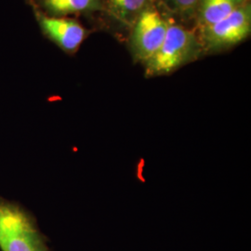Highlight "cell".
I'll use <instances>...</instances> for the list:
<instances>
[{
	"label": "cell",
	"mask_w": 251,
	"mask_h": 251,
	"mask_svg": "<svg viewBox=\"0 0 251 251\" xmlns=\"http://www.w3.org/2000/svg\"><path fill=\"white\" fill-rule=\"evenodd\" d=\"M168 13L181 21L195 19L200 0H156Z\"/></svg>",
	"instance_id": "9c48e42d"
},
{
	"label": "cell",
	"mask_w": 251,
	"mask_h": 251,
	"mask_svg": "<svg viewBox=\"0 0 251 251\" xmlns=\"http://www.w3.org/2000/svg\"><path fill=\"white\" fill-rule=\"evenodd\" d=\"M202 52L196 30H190L171 21L161 47L144 63L145 75L152 77L171 74L197 60Z\"/></svg>",
	"instance_id": "7a4b0ae2"
},
{
	"label": "cell",
	"mask_w": 251,
	"mask_h": 251,
	"mask_svg": "<svg viewBox=\"0 0 251 251\" xmlns=\"http://www.w3.org/2000/svg\"><path fill=\"white\" fill-rule=\"evenodd\" d=\"M33 9L42 34L66 54L76 53L82 43L91 33L75 19L51 17L38 9Z\"/></svg>",
	"instance_id": "5b68a950"
},
{
	"label": "cell",
	"mask_w": 251,
	"mask_h": 251,
	"mask_svg": "<svg viewBox=\"0 0 251 251\" xmlns=\"http://www.w3.org/2000/svg\"><path fill=\"white\" fill-rule=\"evenodd\" d=\"M28 4L51 17L91 15L101 10L100 0H30Z\"/></svg>",
	"instance_id": "52a82bcc"
},
{
	"label": "cell",
	"mask_w": 251,
	"mask_h": 251,
	"mask_svg": "<svg viewBox=\"0 0 251 251\" xmlns=\"http://www.w3.org/2000/svg\"><path fill=\"white\" fill-rule=\"evenodd\" d=\"M25 1H26L27 3H29V1H30V0H25Z\"/></svg>",
	"instance_id": "30bf717a"
},
{
	"label": "cell",
	"mask_w": 251,
	"mask_h": 251,
	"mask_svg": "<svg viewBox=\"0 0 251 251\" xmlns=\"http://www.w3.org/2000/svg\"><path fill=\"white\" fill-rule=\"evenodd\" d=\"M155 5L156 0H100V13L114 25L129 33L144 10Z\"/></svg>",
	"instance_id": "8992f818"
},
{
	"label": "cell",
	"mask_w": 251,
	"mask_h": 251,
	"mask_svg": "<svg viewBox=\"0 0 251 251\" xmlns=\"http://www.w3.org/2000/svg\"><path fill=\"white\" fill-rule=\"evenodd\" d=\"M171 22L156 5L145 9L140 15L128 36V47L136 62L144 64L158 50Z\"/></svg>",
	"instance_id": "277c9868"
},
{
	"label": "cell",
	"mask_w": 251,
	"mask_h": 251,
	"mask_svg": "<svg viewBox=\"0 0 251 251\" xmlns=\"http://www.w3.org/2000/svg\"><path fill=\"white\" fill-rule=\"evenodd\" d=\"M0 251H51L33 212L1 196Z\"/></svg>",
	"instance_id": "6da1fadb"
},
{
	"label": "cell",
	"mask_w": 251,
	"mask_h": 251,
	"mask_svg": "<svg viewBox=\"0 0 251 251\" xmlns=\"http://www.w3.org/2000/svg\"><path fill=\"white\" fill-rule=\"evenodd\" d=\"M198 30L203 52H218L242 42L251 34V2L226 18Z\"/></svg>",
	"instance_id": "3957f363"
},
{
	"label": "cell",
	"mask_w": 251,
	"mask_h": 251,
	"mask_svg": "<svg viewBox=\"0 0 251 251\" xmlns=\"http://www.w3.org/2000/svg\"><path fill=\"white\" fill-rule=\"evenodd\" d=\"M248 2L250 0H200L195 17L198 29L226 18Z\"/></svg>",
	"instance_id": "ba28073f"
}]
</instances>
